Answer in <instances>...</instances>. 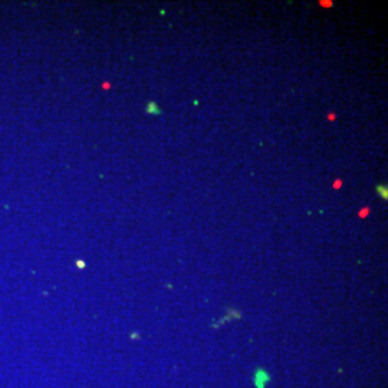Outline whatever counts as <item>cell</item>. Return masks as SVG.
<instances>
[{"instance_id": "cell-1", "label": "cell", "mask_w": 388, "mask_h": 388, "mask_svg": "<svg viewBox=\"0 0 388 388\" xmlns=\"http://www.w3.org/2000/svg\"><path fill=\"white\" fill-rule=\"evenodd\" d=\"M269 381V375L265 372V371H258L256 375H255V383L259 388L265 387V384Z\"/></svg>"}, {"instance_id": "cell-2", "label": "cell", "mask_w": 388, "mask_h": 388, "mask_svg": "<svg viewBox=\"0 0 388 388\" xmlns=\"http://www.w3.org/2000/svg\"><path fill=\"white\" fill-rule=\"evenodd\" d=\"M147 111H148V112H154V114H160V111H158V108H157V105H155L154 102H150Z\"/></svg>"}]
</instances>
